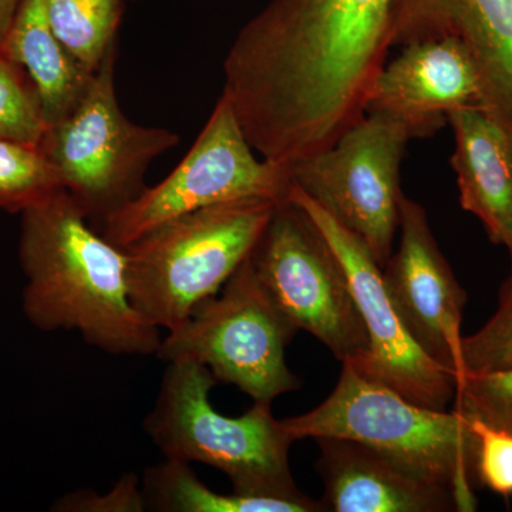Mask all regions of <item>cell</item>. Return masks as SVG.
Returning a JSON list of instances; mask_svg holds the SVG:
<instances>
[{"label": "cell", "mask_w": 512, "mask_h": 512, "mask_svg": "<svg viewBox=\"0 0 512 512\" xmlns=\"http://www.w3.org/2000/svg\"><path fill=\"white\" fill-rule=\"evenodd\" d=\"M454 410L512 433V366L461 377Z\"/></svg>", "instance_id": "22"}, {"label": "cell", "mask_w": 512, "mask_h": 512, "mask_svg": "<svg viewBox=\"0 0 512 512\" xmlns=\"http://www.w3.org/2000/svg\"><path fill=\"white\" fill-rule=\"evenodd\" d=\"M467 417V416H466ZM477 437L478 483L503 497L512 495V433L467 417Z\"/></svg>", "instance_id": "24"}, {"label": "cell", "mask_w": 512, "mask_h": 512, "mask_svg": "<svg viewBox=\"0 0 512 512\" xmlns=\"http://www.w3.org/2000/svg\"><path fill=\"white\" fill-rule=\"evenodd\" d=\"M278 204L249 198L212 205L123 248L134 308L158 329L177 328L249 258Z\"/></svg>", "instance_id": "5"}, {"label": "cell", "mask_w": 512, "mask_h": 512, "mask_svg": "<svg viewBox=\"0 0 512 512\" xmlns=\"http://www.w3.org/2000/svg\"><path fill=\"white\" fill-rule=\"evenodd\" d=\"M249 258L259 282L296 329L315 336L339 362L365 359L369 336L348 276L299 205L289 198L276 205Z\"/></svg>", "instance_id": "9"}, {"label": "cell", "mask_w": 512, "mask_h": 512, "mask_svg": "<svg viewBox=\"0 0 512 512\" xmlns=\"http://www.w3.org/2000/svg\"><path fill=\"white\" fill-rule=\"evenodd\" d=\"M57 39L84 69L94 73L117 45L123 0H46Z\"/></svg>", "instance_id": "19"}, {"label": "cell", "mask_w": 512, "mask_h": 512, "mask_svg": "<svg viewBox=\"0 0 512 512\" xmlns=\"http://www.w3.org/2000/svg\"><path fill=\"white\" fill-rule=\"evenodd\" d=\"M22 3L23 0H0V49L12 29Z\"/></svg>", "instance_id": "26"}, {"label": "cell", "mask_w": 512, "mask_h": 512, "mask_svg": "<svg viewBox=\"0 0 512 512\" xmlns=\"http://www.w3.org/2000/svg\"><path fill=\"white\" fill-rule=\"evenodd\" d=\"M508 252H510V256H511V276H512V245L510 248H508Z\"/></svg>", "instance_id": "27"}, {"label": "cell", "mask_w": 512, "mask_h": 512, "mask_svg": "<svg viewBox=\"0 0 512 512\" xmlns=\"http://www.w3.org/2000/svg\"><path fill=\"white\" fill-rule=\"evenodd\" d=\"M32 80L47 127L66 119L89 89L93 74L57 39L46 0H23L2 46Z\"/></svg>", "instance_id": "17"}, {"label": "cell", "mask_w": 512, "mask_h": 512, "mask_svg": "<svg viewBox=\"0 0 512 512\" xmlns=\"http://www.w3.org/2000/svg\"><path fill=\"white\" fill-rule=\"evenodd\" d=\"M167 332L158 359L200 363L218 383L238 387L254 403H272L302 386L286 363V348L299 330L259 282L251 258L217 295Z\"/></svg>", "instance_id": "7"}, {"label": "cell", "mask_w": 512, "mask_h": 512, "mask_svg": "<svg viewBox=\"0 0 512 512\" xmlns=\"http://www.w3.org/2000/svg\"><path fill=\"white\" fill-rule=\"evenodd\" d=\"M316 441L320 448L316 467L325 484V511H457L456 498L447 488L376 448L335 437Z\"/></svg>", "instance_id": "15"}, {"label": "cell", "mask_w": 512, "mask_h": 512, "mask_svg": "<svg viewBox=\"0 0 512 512\" xmlns=\"http://www.w3.org/2000/svg\"><path fill=\"white\" fill-rule=\"evenodd\" d=\"M464 375L512 366V276L500 291L497 311L474 333L463 338ZM458 383V382H457Z\"/></svg>", "instance_id": "23"}, {"label": "cell", "mask_w": 512, "mask_h": 512, "mask_svg": "<svg viewBox=\"0 0 512 512\" xmlns=\"http://www.w3.org/2000/svg\"><path fill=\"white\" fill-rule=\"evenodd\" d=\"M451 167L461 207L483 222L494 244L512 245V137L487 111L466 107L448 116Z\"/></svg>", "instance_id": "16"}, {"label": "cell", "mask_w": 512, "mask_h": 512, "mask_svg": "<svg viewBox=\"0 0 512 512\" xmlns=\"http://www.w3.org/2000/svg\"><path fill=\"white\" fill-rule=\"evenodd\" d=\"M46 130L32 80L0 49V140L39 147Z\"/></svg>", "instance_id": "21"}, {"label": "cell", "mask_w": 512, "mask_h": 512, "mask_svg": "<svg viewBox=\"0 0 512 512\" xmlns=\"http://www.w3.org/2000/svg\"><path fill=\"white\" fill-rule=\"evenodd\" d=\"M56 512H144L147 511L143 483L134 473L121 476L107 493L86 490L74 491L60 497L52 505Z\"/></svg>", "instance_id": "25"}, {"label": "cell", "mask_w": 512, "mask_h": 512, "mask_svg": "<svg viewBox=\"0 0 512 512\" xmlns=\"http://www.w3.org/2000/svg\"><path fill=\"white\" fill-rule=\"evenodd\" d=\"M289 200L308 214L345 269L367 336L369 352L352 363L362 375L392 387L410 402L446 410L456 396V376L434 362L414 342L394 311L383 282L382 266L352 231L292 183Z\"/></svg>", "instance_id": "11"}, {"label": "cell", "mask_w": 512, "mask_h": 512, "mask_svg": "<svg viewBox=\"0 0 512 512\" xmlns=\"http://www.w3.org/2000/svg\"><path fill=\"white\" fill-rule=\"evenodd\" d=\"M143 493L147 511L158 512H320L322 501L286 500L212 491L195 476L190 464L167 460L146 470Z\"/></svg>", "instance_id": "18"}, {"label": "cell", "mask_w": 512, "mask_h": 512, "mask_svg": "<svg viewBox=\"0 0 512 512\" xmlns=\"http://www.w3.org/2000/svg\"><path fill=\"white\" fill-rule=\"evenodd\" d=\"M410 138L402 124L366 113L328 150L291 168L292 183L386 265L400 220V168Z\"/></svg>", "instance_id": "10"}, {"label": "cell", "mask_w": 512, "mask_h": 512, "mask_svg": "<svg viewBox=\"0 0 512 512\" xmlns=\"http://www.w3.org/2000/svg\"><path fill=\"white\" fill-rule=\"evenodd\" d=\"M400 245L383 266L394 311L414 342L446 367L456 383L464 376L461 319L466 293L440 251L426 210L400 198Z\"/></svg>", "instance_id": "12"}, {"label": "cell", "mask_w": 512, "mask_h": 512, "mask_svg": "<svg viewBox=\"0 0 512 512\" xmlns=\"http://www.w3.org/2000/svg\"><path fill=\"white\" fill-rule=\"evenodd\" d=\"M484 110L483 87L467 53L451 40L402 47L373 84L366 113L402 124L410 138L434 136L453 111Z\"/></svg>", "instance_id": "14"}, {"label": "cell", "mask_w": 512, "mask_h": 512, "mask_svg": "<svg viewBox=\"0 0 512 512\" xmlns=\"http://www.w3.org/2000/svg\"><path fill=\"white\" fill-rule=\"evenodd\" d=\"M62 188L39 147L0 140V210L22 214Z\"/></svg>", "instance_id": "20"}, {"label": "cell", "mask_w": 512, "mask_h": 512, "mask_svg": "<svg viewBox=\"0 0 512 512\" xmlns=\"http://www.w3.org/2000/svg\"><path fill=\"white\" fill-rule=\"evenodd\" d=\"M293 440L346 439L382 451L447 488L457 511L476 510L477 437L463 413L430 409L342 362L338 383L319 406L282 420Z\"/></svg>", "instance_id": "3"}, {"label": "cell", "mask_w": 512, "mask_h": 512, "mask_svg": "<svg viewBox=\"0 0 512 512\" xmlns=\"http://www.w3.org/2000/svg\"><path fill=\"white\" fill-rule=\"evenodd\" d=\"M451 40L470 57L484 110L512 137V0H392L390 47Z\"/></svg>", "instance_id": "13"}, {"label": "cell", "mask_w": 512, "mask_h": 512, "mask_svg": "<svg viewBox=\"0 0 512 512\" xmlns=\"http://www.w3.org/2000/svg\"><path fill=\"white\" fill-rule=\"evenodd\" d=\"M392 0H271L239 30L224 90L242 120L291 150L332 147L366 114L389 55Z\"/></svg>", "instance_id": "1"}, {"label": "cell", "mask_w": 512, "mask_h": 512, "mask_svg": "<svg viewBox=\"0 0 512 512\" xmlns=\"http://www.w3.org/2000/svg\"><path fill=\"white\" fill-rule=\"evenodd\" d=\"M217 383L200 363H167L156 403L143 423L154 446L167 460L217 468L235 493L309 498L293 480L289 448L295 440L275 419L272 403H254L242 416H225L210 400Z\"/></svg>", "instance_id": "4"}, {"label": "cell", "mask_w": 512, "mask_h": 512, "mask_svg": "<svg viewBox=\"0 0 512 512\" xmlns=\"http://www.w3.org/2000/svg\"><path fill=\"white\" fill-rule=\"evenodd\" d=\"M116 59L114 45L76 109L47 127L39 143L63 190L89 220L101 222L146 188L148 165L180 141L170 130L138 126L124 116L114 82Z\"/></svg>", "instance_id": "6"}, {"label": "cell", "mask_w": 512, "mask_h": 512, "mask_svg": "<svg viewBox=\"0 0 512 512\" xmlns=\"http://www.w3.org/2000/svg\"><path fill=\"white\" fill-rule=\"evenodd\" d=\"M227 94L222 93L194 146L161 183L144 188L133 201L103 221V237L120 248L181 215L265 198L288 200L291 170L258 160Z\"/></svg>", "instance_id": "8"}, {"label": "cell", "mask_w": 512, "mask_h": 512, "mask_svg": "<svg viewBox=\"0 0 512 512\" xmlns=\"http://www.w3.org/2000/svg\"><path fill=\"white\" fill-rule=\"evenodd\" d=\"M20 217L29 322L45 332L74 330L109 355H156L163 338L131 302L126 251L90 227L69 192L56 191Z\"/></svg>", "instance_id": "2"}]
</instances>
